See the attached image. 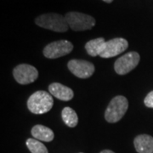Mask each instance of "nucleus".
Returning a JSON list of instances; mask_svg holds the SVG:
<instances>
[{"mask_svg":"<svg viewBox=\"0 0 153 153\" xmlns=\"http://www.w3.org/2000/svg\"><path fill=\"white\" fill-rule=\"evenodd\" d=\"M134 145L138 153H153V137L148 134L135 137Z\"/></svg>","mask_w":153,"mask_h":153,"instance_id":"nucleus-11","label":"nucleus"},{"mask_svg":"<svg viewBox=\"0 0 153 153\" xmlns=\"http://www.w3.org/2000/svg\"><path fill=\"white\" fill-rule=\"evenodd\" d=\"M73 45L67 40H59L47 44L44 49V55L49 59H56L70 54Z\"/></svg>","mask_w":153,"mask_h":153,"instance_id":"nucleus-6","label":"nucleus"},{"mask_svg":"<svg viewBox=\"0 0 153 153\" xmlns=\"http://www.w3.org/2000/svg\"><path fill=\"white\" fill-rule=\"evenodd\" d=\"M35 23L40 27L57 33H65L69 28L66 18L55 13H48L39 16L36 18Z\"/></svg>","mask_w":153,"mask_h":153,"instance_id":"nucleus-2","label":"nucleus"},{"mask_svg":"<svg viewBox=\"0 0 153 153\" xmlns=\"http://www.w3.org/2000/svg\"><path fill=\"white\" fill-rule=\"evenodd\" d=\"M13 76L20 84H29L35 82L38 77V71L34 66L28 64H21L13 70Z\"/></svg>","mask_w":153,"mask_h":153,"instance_id":"nucleus-7","label":"nucleus"},{"mask_svg":"<svg viewBox=\"0 0 153 153\" xmlns=\"http://www.w3.org/2000/svg\"><path fill=\"white\" fill-rule=\"evenodd\" d=\"M61 117L63 122L70 128L76 127L78 123V117L76 111L71 107H65L61 111Z\"/></svg>","mask_w":153,"mask_h":153,"instance_id":"nucleus-14","label":"nucleus"},{"mask_svg":"<svg viewBox=\"0 0 153 153\" xmlns=\"http://www.w3.org/2000/svg\"><path fill=\"white\" fill-rule=\"evenodd\" d=\"M65 18L69 28L75 32L89 30L95 25V19L94 17L79 12H68Z\"/></svg>","mask_w":153,"mask_h":153,"instance_id":"nucleus-4","label":"nucleus"},{"mask_svg":"<svg viewBox=\"0 0 153 153\" xmlns=\"http://www.w3.org/2000/svg\"><path fill=\"white\" fill-rule=\"evenodd\" d=\"M144 103L146 105V106H147L149 108H153V90L146 95V97L144 100Z\"/></svg>","mask_w":153,"mask_h":153,"instance_id":"nucleus-16","label":"nucleus"},{"mask_svg":"<svg viewBox=\"0 0 153 153\" xmlns=\"http://www.w3.org/2000/svg\"><path fill=\"white\" fill-rule=\"evenodd\" d=\"M104 2H105V3H108V4H110V3H111L113 0H103Z\"/></svg>","mask_w":153,"mask_h":153,"instance_id":"nucleus-18","label":"nucleus"},{"mask_svg":"<svg viewBox=\"0 0 153 153\" xmlns=\"http://www.w3.org/2000/svg\"><path fill=\"white\" fill-rule=\"evenodd\" d=\"M128 47V41L122 38H116L105 42L104 49L100 54L101 58H111L124 52Z\"/></svg>","mask_w":153,"mask_h":153,"instance_id":"nucleus-9","label":"nucleus"},{"mask_svg":"<svg viewBox=\"0 0 153 153\" xmlns=\"http://www.w3.org/2000/svg\"><path fill=\"white\" fill-rule=\"evenodd\" d=\"M54 100L51 94L44 90L33 94L27 100L28 110L34 114H44L52 109Z\"/></svg>","mask_w":153,"mask_h":153,"instance_id":"nucleus-1","label":"nucleus"},{"mask_svg":"<svg viewBox=\"0 0 153 153\" xmlns=\"http://www.w3.org/2000/svg\"><path fill=\"white\" fill-rule=\"evenodd\" d=\"M80 153H82V152H80Z\"/></svg>","mask_w":153,"mask_h":153,"instance_id":"nucleus-19","label":"nucleus"},{"mask_svg":"<svg viewBox=\"0 0 153 153\" xmlns=\"http://www.w3.org/2000/svg\"><path fill=\"white\" fill-rule=\"evenodd\" d=\"M49 91L51 95L63 101L71 100L74 96L72 89L61 84L60 82H53L49 86Z\"/></svg>","mask_w":153,"mask_h":153,"instance_id":"nucleus-10","label":"nucleus"},{"mask_svg":"<svg viewBox=\"0 0 153 153\" xmlns=\"http://www.w3.org/2000/svg\"><path fill=\"white\" fill-rule=\"evenodd\" d=\"M32 135L34 139L44 142H50L55 138L54 132L49 128L40 124L35 125L32 128Z\"/></svg>","mask_w":153,"mask_h":153,"instance_id":"nucleus-12","label":"nucleus"},{"mask_svg":"<svg viewBox=\"0 0 153 153\" xmlns=\"http://www.w3.org/2000/svg\"><path fill=\"white\" fill-rule=\"evenodd\" d=\"M128 108V101L123 95H117L110 101L105 112V118L110 123H115L123 118Z\"/></svg>","mask_w":153,"mask_h":153,"instance_id":"nucleus-3","label":"nucleus"},{"mask_svg":"<svg viewBox=\"0 0 153 153\" xmlns=\"http://www.w3.org/2000/svg\"><path fill=\"white\" fill-rule=\"evenodd\" d=\"M26 145L32 153H49L47 147L42 142L36 139H27Z\"/></svg>","mask_w":153,"mask_h":153,"instance_id":"nucleus-15","label":"nucleus"},{"mask_svg":"<svg viewBox=\"0 0 153 153\" xmlns=\"http://www.w3.org/2000/svg\"><path fill=\"white\" fill-rule=\"evenodd\" d=\"M140 60V56L137 52H128L116 60L114 64L115 71L118 75H125L138 66Z\"/></svg>","mask_w":153,"mask_h":153,"instance_id":"nucleus-5","label":"nucleus"},{"mask_svg":"<svg viewBox=\"0 0 153 153\" xmlns=\"http://www.w3.org/2000/svg\"><path fill=\"white\" fill-rule=\"evenodd\" d=\"M105 40L104 38H98L88 41L85 44V49L87 53L90 56L95 57L97 55H100L104 49Z\"/></svg>","mask_w":153,"mask_h":153,"instance_id":"nucleus-13","label":"nucleus"},{"mask_svg":"<svg viewBox=\"0 0 153 153\" xmlns=\"http://www.w3.org/2000/svg\"><path fill=\"white\" fill-rule=\"evenodd\" d=\"M67 67L73 75L79 78H88L94 72V66L91 62L84 60H71Z\"/></svg>","mask_w":153,"mask_h":153,"instance_id":"nucleus-8","label":"nucleus"},{"mask_svg":"<svg viewBox=\"0 0 153 153\" xmlns=\"http://www.w3.org/2000/svg\"><path fill=\"white\" fill-rule=\"evenodd\" d=\"M100 153H115V152H112V151H111V150H104V151L100 152Z\"/></svg>","mask_w":153,"mask_h":153,"instance_id":"nucleus-17","label":"nucleus"}]
</instances>
